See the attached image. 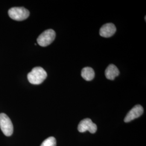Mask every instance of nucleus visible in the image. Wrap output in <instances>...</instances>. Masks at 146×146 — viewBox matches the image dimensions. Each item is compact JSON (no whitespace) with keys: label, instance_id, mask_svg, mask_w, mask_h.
<instances>
[{"label":"nucleus","instance_id":"obj_8","mask_svg":"<svg viewBox=\"0 0 146 146\" xmlns=\"http://www.w3.org/2000/svg\"><path fill=\"white\" fill-rule=\"evenodd\" d=\"M104 73L106 78L110 80H114L116 77L119 76L120 72L115 65L111 64L106 68Z\"/></svg>","mask_w":146,"mask_h":146},{"label":"nucleus","instance_id":"obj_3","mask_svg":"<svg viewBox=\"0 0 146 146\" xmlns=\"http://www.w3.org/2000/svg\"><path fill=\"white\" fill-rule=\"evenodd\" d=\"M55 37V31L52 29H48L38 37L37 42L41 47H47L54 41Z\"/></svg>","mask_w":146,"mask_h":146},{"label":"nucleus","instance_id":"obj_5","mask_svg":"<svg viewBox=\"0 0 146 146\" xmlns=\"http://www.w3.org/2000/svg\"><path fill=\"white\" fill-rule=\"evenodd\" d=\"M78 131L81 133L89 131L90 133L94 134L97 131V125L93 122L91 119L87 118L82 120L78 124Z\"/></svg>","mask_w":146,"mask_h":146},{"label":"nucleus","instance_id":"obj_9","mask_svg":"<svg viewBox=\"0 0 146 146\" xmlns=\"http://www.w3.org/2000/svg\"><path fill=\"white\" fill-rule=\"evenodd\" d=\"M81 76L83 78L87 81H92L95 76L94 69L91 67H85L83 68L81 71Z\"/></svg>","mask_w":146,"mask_h":146},{"label":"nucleus","instance_id":"obj_1","mask_svg":"<svg viewBox=\"0 0 146 146\" xmlns=\"http://www.w3.org/2000/svg\"><path fill=\"white\" fill-rule=\"evenodd\" d=\"M47 77L46 72L41 67H36L33 68L27 75L29 82L33 84L36 85L42 84Z\"/></svg>","mask_w":146,"mask_h":146},{"label":"nucleus","instance_id":"obj_2","mask_svg":"<svg viewBox=\"0 0 146 146\" xmlns=\"http://www.w3.org/2000/svg\"><path fill=\"white\" fill-rule=\"evenodd\" d=\"M29 11L24 7H13L8 11L9 17L15 21H23L29 17Z\"/></svg>","mask_w":146,"mask_h":146},{"label":"nucleus","instance_id":"obj_4","mask_svg":"<svg viewBox=\"0 0 146 146\" xmlns=\"http://www.w3.org/2000/svg\"><path fill=\"white\" fill-rule=\"evenodd\" d=\"M0 128L7 136L12 135L14 128L10 118L5 113L0 114Z\"/></svg>","mask_w":146,"mask_h":146},{"label":"nucleus","instance_id":"obj_7","mask_svg":"<svg viewBox=\"0 0 146 146\" xmlns=\"http://www.w3.org/2000/svg\"><path fill=\"white\" fill-rule=\"evenodd\" d=\"M116 31V28L113 23H108L104 25L100 29V36L104 37L112 36Z\"/></svg>","mask_w":146,"mask_h":146},{"label":"nucleus","instance_id":"obj_10","mask_svg":"<svg viewBox=\"0 0 146 146\" xmlns=\"http://www.w3.org/2000/svg\"><path fill=\"white\" fill-rule=\"evenodd\" d=\"M40 146H56V140L54 137H49L43 141Z\"/></svg>","mask_w":146,"mask_h":146},{"label":"nucleus","instance_id":"obj_6","mask_svg":"<svg viewBox=\"0 0 146 146\" xmlns=\"http://www.w3.org/2000/svg\"><path fill=\"white\" fill-rule=\"evenodd\" d=\"M143 113V108L141 105H136L128 112L124 119L125 122H129L139 117Z\"/></svg>","mask_w":146,"mask_h":146}]
</instances>
